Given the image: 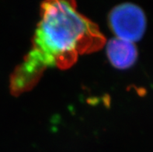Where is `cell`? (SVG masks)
Returning <instances> with one entry per match:
<instances>
[{
  "mask_svg": "<svg viewBox=\"0 0 153 152\" xmlns=\"http://www.w3.org/2000/svg\"><path fill=\"white\" fill-rule=\"evenodd\" d=\"M104 43L98 27L78 11L75 2H45L32 49L12 75V93L29 90L46 68H68L79 56L99 50Z\"/></svg>",
  "mask_w": 153,
  "mask_h": 152,
  "instance_id": "obj_1",
  "label": "cell"
},
{
  "mask_svg": "<svg viewBox=\"0 0 153 152\" xmlns=\"http://www.w3.org/2000/svg\"><path fill=\"white\" fill-rule=\"evenodd\" d=\"M109 23L117 38L134 42L143 37L146 17L143 10L132 3H123L111 10Z\"/></svg>",
  "mask_w": 153,
  "mask_h": 152,
  "instance_id": "obj_2",
  "label": "cell"
},
{
  "mask_svg": "<svg viewBox=\"0 0 153 152\" xmlns=\"http://www.w3.org/2000/svg\"><path fill=\"white\" fill-rule=\"evenodd\" d=\"M107 54L113 66L119 69L131 67L138 58V50L132 42L120 38H113L107 43Z\"/></svg>",
  "mask_w": 153,
  "mask_h": 152,
  "instance_id": "obj_3",
  "label": "cell"
}]
</instances>
